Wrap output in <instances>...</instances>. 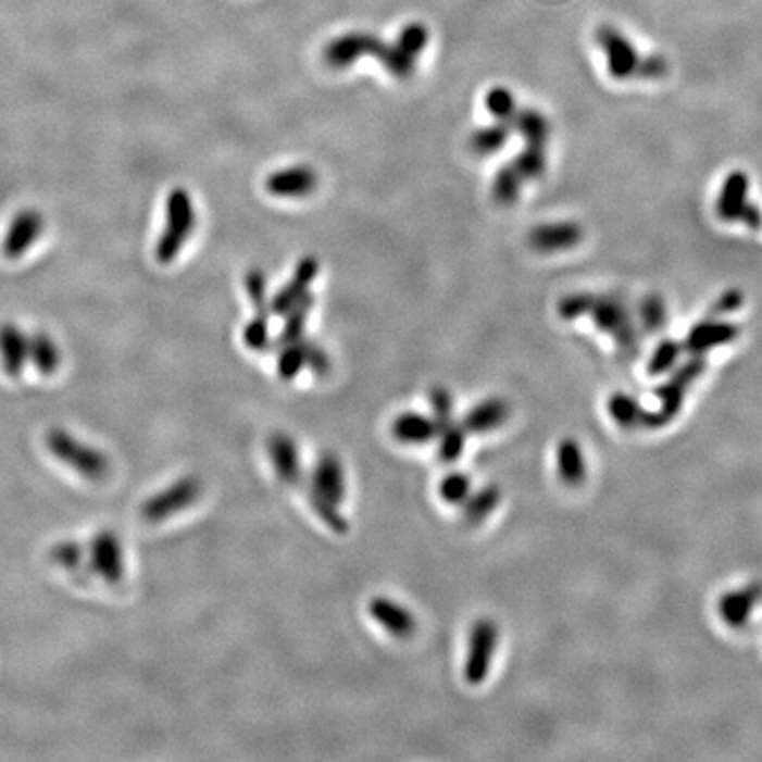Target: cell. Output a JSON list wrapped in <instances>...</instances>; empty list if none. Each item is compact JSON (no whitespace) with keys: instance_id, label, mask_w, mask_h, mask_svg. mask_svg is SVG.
<instances>
[{"instance_id":"cell-32","label":"cell","mask_w":762,"mask_h":762,"mask_svg":"<svg viewBox=\"0 0 762 762\" xmlns=\"http://www.w3.org/2000/svg\"><path fill=\"white\" fill-rule=\"evenodd\" d=\"M305 367V337L277 350V375L291 382Z\"/></svg>"},{"instance_id":"cell-37","label":"cell","mask_w":762,"mask_h":762,"mask_svg":"<svg viewBox=\"0 0 762 762\" xmlns=\"http://www.w3.org/2000/svg\"><path fill=\"white\" fill-rule=\"evenodd\" d=\"M243 345L253 351H265L271 348V334H268V316L254 314L249 320L242 333Z\"/></svg>"},{"instance_id":"cell-41","label":"cell","mask_w":762,"mask_h":762,"mask_svg":"<svg viewBox=\"0 0 762 762\" xmlns=\"http://www.w3.org/2000/svg\"><path fill=\"white\" fill-rule=\"evenodd\" d=\"M558 463H560V472H562L565 480H577L579 477V452L572 444H563L560 447L558 454Z\"/></svg>"},{"instance_id":"cell-36","label":"cell","mask_w":762,"mask_h":762,"mask_svg":"<svg viewBox=\"0 0 762 762\" xmlns=\"http://www.w3.org/2000/svg\"><path fill=\"white\" fill-rule=\"evenodd\" d=\"M429 28L426 25L421 24V22H410V24L404 25V27L399 30L398 42L401 45L407 52L415 55L416 59L422 55V52L426 50L427 45H429Z\"/></svg>"},{"instance_id":"cell-9","label":"cell","mask_w":762,"mask_h":762,"mask_svg":"<svg viewBox=\"0 0 762 762\" xmlns=\"http://www.w3.org/2000/svg\"><path fill=\"white\" fill-rule=\"evenodd\" d=\"M47 229V220L38 209H24L11 220L2 240V253L8 260H20L38 243Z\"/></svg>"},{"instance_id":"cell-6","label":"cell","mask_w":762,"mask_h":762,"mask_svg":"<svg viewBox=\"0 0 762 762\" xmlns=\"http://www.w3.org/2000/svg\"><path fill=\"white\" fill-rule=\"evenodd\" d=\"M385 39L378 38L376 34L364 33V30H351L341 34L323 48V62L333 70H347L364 57H375L378 61L384 52Z\"/></svg>"},{"instance_id":"cell-28","label":"cell","mask_w":762,"mask_h":762,"mask_svg":"<svg viewBox=\"0 0 762 762\" xmlns=\"http://www.w3.org/2000/svg\"><path fill=\"white\" fill-rule=\"evenodd\" d=\"M466 436L469 430L464 429L463 422L450 421L445 422L444 426L438 427V458L444 463H455L461 454H463L464 445H466Z\"/></svg>"},{"instance_id":"cell-19","label":"cell","mask_w":762,"mask_h":762,"mask_svg":"<svg viewBox=\"0 0 762 762\" xmlns=\"http://www.w3.org/2000/svg\"><path fill=\"white\" fill-rule=\"evenodd\" d=\"M509 416L510 407L505 399H484L464 415L463 426L472 435H484V433L500 429Z\"/></svg>"},{"instance_id":"cell-20","label":"cell","mask_w":762,"mask_h":762,"mask_svg":"<svg viewBox=\"0 0 762 762\" xmlns=\"http://www.w3.org/2000/svg\"><path fill=\"white\" fill-rule=\"evenodd\" d=\"M390 430L396 440L407 445H426L438 438L435 419L415 412L401 413L394 419Z\"/></svg>"},{"instance_id":"cell-1","label":"cell","mask_w":762,"mask_h":762,"mask_svg":"<svg viewBox=\"0 0 762 762\" xmlns=\"http://www.w3.org/2000/svg\"><path fill=\"white\" fill-rule=\"evenodd\" d=\"M197 228V209L191 192L186 188H174L164 203V226L155 243V260L168 265L177 260Z\"/></svg>"},{"instance_id":"cell-21","label":"cell","mask_w":762,"mask_h":762,"mask_svg":"<svg viewBox=\"0 0 762 762\" xmlns=\"http://www.w3.org/2000/svg\"><path fill=\"white\" fill-rule=\"evenodd\" d=\"M28 364L42 376L55 375L62 364V350L59 342L48 333L30 334L28 341Z\"/></svg>"},{"instance_id":"cell-38","label":"cell","mask_w":762,"mask_h":762,"mask_svg":"<svg viewBox=\"0 0 762 762\" xmlns=\"http://www.w3.org/2000/svg\"><path fill=\"white\" fill-rule=\"evenodd\" d=\"M429 404L436 426L440 427L444 426L445 422L454 421V398L447 388H430Z\"/></svg>"},{"instance_id":"cell-8","label":"cell","mask_w":762,"mask_h":762,"mask_svg":"<svg viewBox=\"0 0 762 762\" xmlns=\"http://www.w3.org/2000/svg\"><path fill=\"white\" fill-rule=\"evenodd\" d=\"M500 632L496 623L482 617L470 632L469 655L464 660V679L470 685H480L486 682L491 671L492 659L498 648Z\"/></svg>"},{"instance_id":"cell-40","label":"cell","mask_w":762,"mask_h":762,"mask_svg":"<svg viewBox=\"0 0 762 762\" xmlns=\"http://www.w3.org/2000/svg\"><path fill=\"white\" fill-rule=\"evenodd\" d=\"M305 367L313 371L316 376H327L330 373V359L327 351L322 350L311 339H305Z\"/></svg>"},{"instance_id":"cell-13","label":"cell","mask_w":762,"mask_h":762,"mask_svg":"<svg viewBox=\"0 0 762 762\" xmlns=\"http://www.w3.org/2000/svg\"><path fill=\"white\" fill-rule=\"evenodd\" d=\"M738 336L739 328L735 323L707 316V318L696 323L688 330L683 348H687L688 351H692L696 355H701L704 351L713 350L716 347H725V345L736 341Z\"/></svg>"},{"instance_id":"cell-25","label":"cell","mask_w":762,"mask_h":762,"mask_svg":"<svg viewBox=\"0 0 762 762\" xmlns=\"http://www.w3.org/2000/svg\"><path fill=\"white\" fill-rule=\"evenodd\" d=\"M512 129H514L512 124L498 121L489 126L478 127L477 132L473 133L472 138H470V149H472L473 154L480 155V158L496 154L498 150L505 147Z\"/></svg>"},{"instance_id":"cell-24","label":"cell","mask_w":762,"mask_h":762,"mask_svg":"<svg viewBox=\"0 0 762 762\" xmlns=\"http://www.w3.org/2000/svg\"><path fill=\"white\" fill-rule=\"evenodd\" d=\"M313 308L314 295L308 293L304 299L297 302V304L285 314V327H283L279 336H277L276 341H274V348H276V350L286 347V345H291V342L304 339L305 323H308L309 314H311Z\"/></svg>"},{"instance_id":"cell-22","label":"cell","mask_w":762,"mask_h":762,"mask_svg":"<svg viewBox=\"0 0 762 762\" xmlns=\"http://www.w3.org/2000/svg\"><path fill=\"white\" fill-rule=\"evenodd\" d=\"M48 560L75 577L89 575V571H87L89 549L78 540H61V542L53 544L48 551Z\"/></svg>"},{"instance_id":"cell-16","label":"cell","mask_w":762,"mask_h":762,"mask_svg":"<svg viewBox=\"0 0 762 762\" xmlns=\"http://www.w3.org/2000/svg\"><path fill=\"white\" fill-rule=\"evenodd\" d=\"M28 341L30 334H25L16 323L0 325V364L10 378L24 375L28 364Z\"/></svg>"},{"instance_id":"cell-23","label":"cell","mask_w":762,"mask_h":762,"mask_svg":"<svg viewBox=\"0 0 762 762\" xmlns=\"http://www.w3.org/2000/svg\"><path fill=\"white\" fill-rule=\"evenodd\" d=\"M512 127L520 133L524 143H537V146L548 147L551 126H549L546 115L535 110V108L517 110Z\"/></svg>"},{"instance_id":"cell-42","label":"cell","mask_w":762,"mask_h":762,"mask_svg":"<svg viewBox=\"0 0 762 762\" xmlns=\"http://www.w3.org/2000/svg\"><path fill=\"white\" fill-rule=\"evenodd\" d=\"M741 305H744V295L739 293L738 290L725 291V293H722L721 297L711 304L708 316L721 318V316H725V314L735 313Z\"/></svg>"},{"instance_id":"cell-3","label":"cell","mask_w":762,"mask_h":762,"mask_svg":"<svg viewBox=\"0 0 762 762\" xmlns=\"http://www.w3.org/2000/svg\"><path fill=\"white\" fill-rule=\"evenodd\" d=\"M585 316L594 320L600 333L613 337L620 350L627 351L628 355L637 350L639 334H637L636 318L622 297L588 293Z\"/></svg>"},{"instance_id":"cell-11","label":"cell","mask_w":762,"mask_h":762,"mask_svg":"<svg viewBox=\"0 0 762 762\" xmlns=\"http://www.w3.org/2000/svg\"><path fill=\"white\" fill-rule=\"evenodd\" d=\"M320 262L314 257H304L297 263L290 279L271 300V313L285 316L297 302L304 299L318 276Z\"/></svg>"},{"instance_id":"cell-2","label":"cell","mask_w":762,"mask_h":762,"mask_svg":"<svg viewBox=\"0 0 762 762\" xmlns=\"http://www.w3.org/2000/svg\"><path fill=\"white\" fill-rule=\"evenodd\" d=\"M45 444L50 454L66 464L67 469L80 473L82 477L90 480H101L107 477L112 463L103 450L95 445L82 441L64 427H52L45 436Z\"/></svg>"},{"instance_id":"cell-7","label":"cell","mask_w":762,"mask_h":762,"mask_svg":"<svg viewBox=\"0 0 762 762\" xmlns=\"http://www.w3.org/2000/svg\"><path fill=\"white\" fill-rule=\"evenodd\" d=\"M89 575H98L107 585H118L126 575V558L124 546L118 535L112 529H101L89 544Z\"/></svg>"},{"instance_id":"cell-44","label":"cell","mask_w":762,"mask_h":762,"mask_svg":"<svg viewBox=\"0 0 762 762\" xmlns=\"http://www.w3.org/2000/svg\"><path fill=\"white\" fill-rule=\"evenodd\" d=\"M739 223L745 226V228L752 229V232H759L762 228V212L753 201H750L749 207L745 209L744 215Z\"/></svg>"},{"instance_id":"cell-12","label":"cell","mask_w":762,"mask_h":762,"mask_svg":"<svg viewBox=\"0 0 762 762\" xmlns=\"http://www.w3.org/2000/svg\"><path fill=\"white\" fill-rule=\"evenodd\" d=\"M318 188V174L311 166L295 164L268 175L265 189L272 197L304 198Z\"/></svg>"},{"instance_id":"cell-4","label":"cell","mask_w":762,"mask_h":762,"mask_svg":"<svg viewBox=\"0 0 762 762\" xmlns=\"http://www.w3.org/2000/svg\"><path fill=\"white\" fill-rule=\"evenodd\" d=\"M595 41L602 52L608 75L616 82L634 80L641 71L642 55L627 34L611 24H603L595 33Z\"/></svg>"},{"instance_id":"cell-10","label":"cell","mask_w":762,"mask_h":762,"mask_svg":"<svg viewBox=\"0 0 762 762\" xmlns=\"http://www.w3.org/2000/svg\"><path fill=\"white\" fill-rule=\"evenodd\" d=\"M583 237L585 229L575 221H552L535 226L528 234V243L537 253H560L579 246Z\"/></svg>"},{"instance_id":"cell-15","label":"cell","mask_w":762,"mask_h":762,"mask_svg":"<svg viewBox=\"0 0 762 762\" xmlns=\"http://www.w3.org/2000/svg\"><path fill=\"white\" fill-rule=\"evenodd\" d=\"M268 458L276 470L277 477L288 486H300L304 482V469L300 459L299 447L291 436L274 433L267 441Z\"/></svg>"},{"instance_id":"cell-34","label":"cell","mask_w":762,"mask_h":762,"mask_svg":"<svg viewBox=\"0 0 762 762\" xmlns=\"http://www.w3.org/2000/svg\"><path fill=\"white\" fill-rule=\"evenodd\" d=\"M470 495H472V478L466 473L452 472L445 475L444 480L440 482L441 500L447 501L449 505H463Z\"/></svg>"},{"instance_id":"cell-31","label":"cell","mask_w":762,"mask_h":762,"mask_svg":"<svg viewBox=\"0 0 762 762\" xmlns=\"http://www.w3.org/2000/svg\"><path fill=\"white\" fill-rule=\"evenodd\" d=\"M637 318H639V325L650 334L664 330L669 320L665 300L657 293L646 295L641 304H639Z\"/></svg>"},{"instance_id":"cell-33","label":"cell","mask_w":762,"mask_h":762,"mask_svg":"<svg viewBox=\"0 0 762 762\" xmlns=\"http://www.w3.org/2000/svg\"><path fill=\"white\" fill-rule=\"evenodd\" d=\"M486 108L495 121L507 124H512L517 113L514 95L507 87H492L486 95Z\"/></svg>"},{"instance_id":"cell-30","label":"cell","mask_w":762,"mask_h":762,"mask_svg":"<svg viewBox=\"0 0 762 762\" xmlns=\"http://www.w3.org/2000/svg\"><path fill=\"white\" fill-rule=\"evenodd\" d=\"M514 168L520 172L521 177L529 183L542 177L548 170V155H546V146H537V143H526L520 154L515 155L512 161Z\"/></svg>"},{"instance_id":"cell-17","label":"cell","mask_w":762,"mask_h":762,"mask_svg":"<svg viewBox=\"0 0 762 762\" xmlns=\"http://www.w3.org/2000/svg\"><path fill=\"white\" fill-rule=\"evenodd\" d=\"M309 484L327 496L328 500L341 507L347 498V475L342 469L341 459L333 452H325L320 455L314 464L313 473L309 478Z\"/></svg>"},{"instance_id":"cell-5","label":"cell","mask_w":762,"mask_h":762,"mask_svg":"<svg viewBox=\"0 0 762 762\" xmlns=\"http://www.w3.org/2000/svg\"><path fill=\"white\" fill-rule=\"evenodd\" d=\"M203 495V482L195 475H184L174 484L147 498L140 514L147 523H161L195 505Z\"/></svg>"},{"instance_id":"cell-18","label":"cell","mask_w":762,"mask_h":762,"mask_svg":"<svg viewBox=\"0 0 762 762\" xmlns=\"http://www.w3.org/2000/svg\"><path fill=\"white\" fill-rule=\"evenodd\" d=\"M370 614L379 627L398 639H408L416 630V617L402 603L387 597H375L370 602Z\"/></svg>"},{"instance_id":"cell-39","label":"cell","mask_w":762,"mask_h":762,"mask_svg":"<svg viewBox=\"0 0 762 762\" xmlns=\"http://www.w3.org/2000/svg\"><path fill=\"white\" fill-rule=\"evenodd\" d=\"M683 347L678 341L674 339H664L660 341L659 347L655 348V353L651 357L650 371L653 375L657 373H664V371L671 370L676 361H678L679 355H682Z\"/></svg>"},{"instance_id":"cell-35","label":"cell","mask_w":762,"mask_h":762,"mask_svg":"<svg viewBox=\"0 0 762 762\" xmlns=\"http://www.w3.org/2000/svg\"><path fill=\"white\" fill-rule=\"evenodd\" d=\"M246 291L254 308V314L271 316V304L267 300V277L262 268H251L246 274Z\"/></svg>"},{"instance_id":"cell-27","label":"cell","mask_w":762,"mask_h":762,"mask_svg":"<svg viewBox=\"0 0 762 762\" xmlns=\"http://www.w3.org/2000/svg\"><path fill=\"white\" fill-rule=\"evenodd\" d=\"M524 184L526 180L514 168V164H503L492 178V200L501 207L514 205L515 201L520 200Z\"/></svg>"},{"instance_id":"cell-14","label":"cell","mask_w":762,"mask_h":762,"mask_svg":"<svg viewBox=\"0 0 762 762\" xmlns=\"http://www.w3.org/2000/svg\"><path fill=\"white\" fill-rule=\"evenodd\" d=\"M750 203L749 175L735 170L722 183L721 191L715 201V212L724 223H739L745 209Z\"/></svg>"},{"instance_id":"cell-43","label":"cell","mask_w":762,"mask_h":762,"mask_svg":"<svg viewBox=\"0 0 762 762\" xmlns=\"http://www.w3.org/2000/svg\"><path fill=\"white\" fill-rule=\"evenodd\" d=\"M669 64L662 55H645L637 80H660L667 75Z\"/></svg>"},{"instance_id":"cell-26","label":"cell","mask_w":762,"mask_h":762,"mask_svg":"<svg viewBox=\"0 0 762 762\" xmlns=\"http://www.w3.org/2000/svg\"><path fill=\"white\" fill-rule=\"evenodd\" d=\"M501 501V491L498 486H486L472 492L469 500L464 501L461 515L469 524H480L498 509Z\"/></svg>"},{"instance_id":"cell-29","label":"cell","mask_w":762,"mask_h":762,"mask_svg":"<svg viewBox=\"0 0 762 762\" xmlns=\"http://www.w3.org/2000/svg\"><path fill=\"white\" fill-rule=\"evenodd\" d=\"M308 500L314 514L318 515L323 524H327L328 528L336 532V534H347L348 529H350V524H348L347 517L339 510V505L334 503L333 500H328L327 496L320 492L318 489H314L309 482Z\"/></svg>"}]
</instances>
